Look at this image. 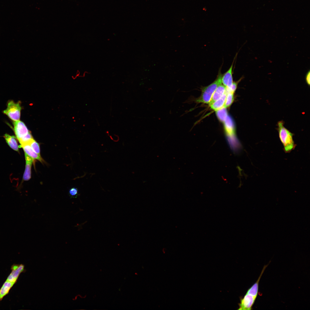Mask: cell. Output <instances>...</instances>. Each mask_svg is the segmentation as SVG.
I'll use <instances>...</instances> for the list:
<instances>
[{"instance_id": "e0dca14e", "label": "cell", "mask_w": 310, "mask_h": 310, "mask_svg": "<svg viewBox=\"0 0 310 310\" xmlns=\"http://www.w3.org/2000/svg\"><path fill=\"white\" fill-rule=\"evenodd\" d=\"M33 138L30 131L26 135L18 140L21 145L29 143Z\"/></svg>"}, {"instance_id": "7a4b0ae2", "label": "cell", "mask_w": 310, "mask_h": 310, "mask_svg": "<svg viewBox=\"0 0 310 310\" xmlns=\"http://www.w3.org/2000/svg\"><path fill=\"white\" fill-rule=\"evenodd\" d=\"M284 124L282 121L278 122V131L279 138L283 145L284 151L286 152H288L294 148L295 145L293 139V134L284 127Z\"/></svg>"}, {"instance_id": "44dd1931", "label": "cell", "mask_w": 310, "mask_h": 310, "mask_svg": "<svg viewBox=\"0 0 310 310\" xmlns=\"http://www.w3.org/2000/svg\"><path fill=\"white\" fill-rule=\"evenodd\" d=\"M305 80L307 84L309 86L310 84V71H309L305 76Z\"/></svg>"}, {"instance_id": "8992f818", "label": "cell", "mask_w": 310, "mask_h": 310, "mask_svg": "<svg viewBox=\"0 0 310 310\" xmlns=\"http://www.w3.org/2000/svg\"><path fill=\"white\" fill-rule=\"evenodd\" d=\"M11 269V272L6 280L15 283L20 274L25 271L24 266L23 264H14Z\"/></svg>"}, {"instance_id": "9c48e42d", "label": "cell", "mask_w": 310, "mask_h": 310, "mask_svg": "<svg viewBox=\"0 0 310 310\" xmlns=\"http://www.w3.org/2000/svg\"><path fill=\"white\" fill-rule=\"evenodd\" d=\"M21 145L23 148L25 154L31 157L34 161L35 159L38 160L41 162L43 161L40 155L35 152L29 144H24Z\"/></svg>"}, {"instance_id": "ac0fdd59", "label": "cell", "mask_w": 310, "mask_h": 310, "mask_svg": "<svg viewBox=\"0 0 310 310\" xmlns=\"http://www.w3.org/2000/svg\"><path fill=\"white\" fill-rule=\"evenodd\" d=\"M33 150L38 154L40 155V146L39 144L34 139L28 144Z\"/></svg>"}, {"instance_id": "3957f363", "label": "cell", "mask_w": 310, "mask_h": 310, "mask_svg": "<svg viewBox=\"0 0 310 310\" xmlns=\"http://www.w3.org/2000/svg\"><path fill=\"white\" fill-rule=\"evenodd\" d=\"M222 76L221 69H220L215 80L209 85L203 88L200 96L196 101L197 102L209 103L216 89L222 84Z\"/></svg>"}, {"instance_id": "2e32d148", "label": "cell", "mask_w": 310, "mask_h": 310, "mask_svg": "<svg viewBox=\"0 0 310 310\" xmlns=\"http://www.w3.org/2000/svg\"><path fill=\"white\" fill-rule=\"evenodd\" d=\"M227 92V94L224 107L227 108L230 106L234 100V93L230 92Z\"/></svg>"}, {"instance_id": "d6986e66", "label": "cell", "mask_w": 310, "mask_h": 310, "mask_svg": "<svg viewBox=\"0 0 310 310\" xmlns=\"http://www.w3.org/2000/svg\"><path fill=\"white\" fill-rule=\"evenodd\" d=\"M241 78L237 82H233L232 86L230 89H228L226 88V90L227 91L231 92L234 93L237 88L238 83L241 80Z\"/></svg>"}, {"instance_id": "30bf717a", "label": "cell", "mask_w": 310, "mask_h": 310, "mask_svg": "<svg viewBox=\"0 0 310 310\" xmlns=\"http://www.w3.org/2000/svg\"><path fill=\"white\" fill-rule=\"evenodd\" d=\"M25 157L26 167L23 176V179L24 181H28L31 178V166L32 162L34 160L26 154Z\"/></svg>"}, {"instance_id": "277c9868", "label": "cell", "mask_w": 310, "mask_h": 310, "mask_svg": "<svg viewBox=\"0 0 310 310\" xmlns=\"http://www.w3.org/2000/svg\"><path fill=\"white\" fill-rule=\"evenodd\" d=\"M21 108L19 102H15L12 100L9 101L6 109L3 113L14 121L20 120Z\"/></svg>"}, {"instance_id": "52a82bcc", "label": "cell", "mask_w": 310, "mask_h": 310, "mask_svg": "<svg viewBox=\"0 0 310 310\" xmlns=\"http://www.w3.org/2000/svg\"><path fill=\"white\" fill-rule=\"evenodd\" d=\"M13 125L14 131L18 140L30 131L24 123L20 120L14 121Z\"/></svg>"}, {"instance_id": "4fadbf2b", "label": "cell", "mask_w": 310, "mask_h": 310, "mask_svg": "<svg viewBox=\"0 0 310 310\" xmlns=\"http://www.w3.org/2000/svg\"><path fill=\"white\" fill-rule=\"evenodd\" d=\"M4 137L10 147L15 151H18L19 146L15 136L5 134L4 135Z\"/></svg>"}, {"instance_id": "5b68a950", "label": "cell", "mask_w": 310, "mask_h": 310, "mask_svg": "<svg viewBox=\"0 0 310 310\" xmlns=\"http://www.w3.org/2000/svg\"><path fill=\"white\" fill-rule=\"evenodd\" d=\"M256 298L252 295L246 293L243 298H240L238 310H250L252 309Z\"/></svg>"}, {"instance_id": "ffe728a7", "label": "cell", "mask_w": 310, "mask_h": 310, "mask_svg": "<svg viewBox=\"0 0 310 310\" xmlns=\"http://www.w3.org/2000/svg\"><path fill=\"white\" fill-rule=\"evenodd\" d=\"M69 193L71 197H76L78 194V190L75 188H71L69 191Z\"/></svg>"}, {"instance_id": "5bb4252c", "label": "cell", "mask_w": 310, "mask_h": 310, "mask_svg": "<svg viewBox=\"0 0 310 310\" xmlns=\"http://www.w3.org/2000/svg\"><path fill=\"white\" fill-rule=\"evenodd\" d=\"M15 283L7 280L5 282L0 289V301L7 295Z\"/></svg>"}, {"instance_id": "ba28073f", "label": "cell", "mask_w": 310, "mask_h": 310, "mask_svg": "<svg viewBox=\"0 0 310 310\" xmlns=\"http://www.w3.org/2000/svg\"><path fill=\"white\" fill-rule=\"evenodd\" d=\"M235 60V58L228 71L223 74H222L221 79L222 83L228 89L231 88L233 82L232 69Z\"/></svg>"}, {"instance_id": "7c38bea8", "label": "cell", "mask_w": 310, "mask_h": 310, "mask_svg": "<svg viewBox=\"0 0 310 310\" xmlns=\"http://www.w3.org/2000/svg\"><path fill=\"white\" fill-rule=\"evenodd\" d=\"M227 94V92L226 90L225 92L220 98L210 105L211 108L216 111L223 107L225 104Z\"/></svg>"}, {"instance_id": "9a60e30c", "label": "cell", "mask_w": 310, "mask_h": 310, "mask_svg": "<svg viewBox=\"0 0 310 310\" xmlns=\"http://www.w3.org/2000/svg\"><path fill=\"white\" fill-rule=\"evenodd\" d=\"M216 113L218 119L222 122L224 121L228 115L226 108L224 106L216 111Z\"/></svg>"}, {"instance_id": "8fae6325", "label": "cell", "mask_w": 310, "mask_h": 310, "mask_svg": "<svg viewBox=\"0 0 310 310\" xmlns=\"http://www.w3.org/2000/svg\"><path fill=\"white\" fill-rule=\"evenodd\" d=\"M226 87L223 85H219L214 93L211 100L208 104L210 105L220 98L225 92Z\"/></svg>"}, {"instance_id": "6da1fadb", "label": "cell", "mask_w": 310, "mask_h": 310, "mask_svg": "<svg viewBox=\"0 0 310 310\" xmlns=\"http://www.w3.org/2000/svg\"><path fill=\"white\" fill-rule=\"evenodd\" d=\"M224 130L230 147L235 153L238 152L241 149V144L237 139L233 120L228 115L223 122Z\"/></svg>"}]
</instances>
